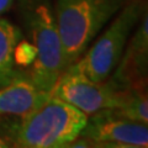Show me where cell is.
Wrapping results in <instances>:
<instances>
[{"label":"cell","instance_id":"1","mask_svg":"<svg viewBox=\"0 0 148 148\" xmlns=\"http://www.w3.org/2000/svg\"><path fill=\"white\" fill-rule=\"evenodd\" d=\"M88 117L67 101L51 95L42 106L20 117L9 131L8 140L22 148L68 147L80 136Z\"/></svg>","mask_w":148,"mask_h":148},{"label":"cell","instance_id":"2","mask_svg":"<svg viewBox=\"0 0 148 148\" xmlns=\"http://www.w3.org/2000/svg\"><path fill=\"white\" fill-rule=\"evenodd\" d=\"M126 0H57L56 22L66 67L79 59Z\"/></svg>","mask_w":148,"mask_h":148},{"label":"cell","instance_id":"3","mask_svg":"<svg viewBox=\"0 0 148 148\" xmlns=\"http://www.w3.org/2000/svg\"><path fill=\"white\" fill-rule=\"evenodd\" d=\"M22 9L34 40L35 57L30 78L41 90L52 92L58 77L67 68L54 11L48 0H26Z\"/></svg>","mask_w":148,"mask_h":148},{"label":"cell","instance_id":"4","mask_svg":"<svg viewBox=\"0 0 148 148\" xmlns=\"http://www.w3.org/2000/svg\"><path fill=\"white\" fill-rule=\"evenodd\" d=\"M146 10L143 0L125 3L103 34L96 36L94 45L88 47L82 57L74 62L75 66L91 80L105 82L117 66L128 38Z\"/></svg>","mask_w":148,"mask_h":148},{"label":"cell","instance_id":"5","mask_svg":"<svg viewBox=\"0 0 148 148\" xmlns=\"http://www.w3.org/2000/svg\"><path fill=\"white\" fill-rule=\"evenodd\" d=\"M123 91L116 90L106 80L103 83L91 80L73 63L58 77L51 94L90 116L103 110L116 109Z\"/></svg>","mask_w":148,"mask_h":148},{"label":"cell","instance_id":"6","mask_svg":"<svg viewBox=\"0 0 148 148\" xmlns=\"http://www.w3.org/2000/svg\"><path fill=\"white\" fill-rule=\"evenodd\" d=\"M80 136L92 142V147L146 148L148 127L128 120L114 110H103L90 115Z\"/></svg>","mask_w":148,"mask_h":148},{"label":"cell","instance_id":"7","mask_svg":"<svg viewBox=\"0 0 148 148\" xmlns=\"http://www.w3.org/2000/svg\"><path fill=\"white\" fill-rule=\"evenodd\" d=\"M148 68V15L143 12L135 34L127 41L125 51L110 77L106 79L116 90L147 86Z\"/></svg>","mask_w":148,"mask_h":148},{"label":"cell","instance_id":"8","mask_svg":"<svg viewBox=\"0 0 148 148\" xmlns=\"http://www.w3.org/2000/svg\"><path fill=\"white\" fill-rule=\"evenodd\" d=\"M51 95L41 90L30 77L17 75L9 84L0 86V115L26 116L42 106Z\"/></svg>","mask_w":148,"mask_h":148},{"label":"cell","instance_id":"9","mask_svg":"<svg viewBox=\"0 0 148 148\" xmlns=\"http://www.w3.org/2000/svg\"><path fill=\"white\" fill-rule=\"evenodd\" d=\"M20 31L0 16V86L9 84L18 75L15 69V52Z\"/></svg>","mask_w":148,"mask_h":148},{"label":"cell","instance_id":"10","mask_svg":"<svg viewBox=\"0 0 148 148\" xmlns=\"http://www.w3.org/2000/svg\"><path fill=\"white\" fill-rule=\"evenodd\" d=\"M114 110L116 114L132 121L148 123V100L146 88H131L123 91L121 103Z\"/></svg>","mask_w":148,"mask_h":148},{"label":"cell","instance_id":"11","mask_svg":"<svg viewBox=\"0 0 148 148\" xmlns=\"http://www.w3.org/2000/svg\"><path fill=\"white\" fill-rule=\"evenodd\" d=\"M14 5V0H0V16L6 14Z\"/></svg>","mask_w":148,"mask_h":148},{"label":"cell","instance_id":"12","mask_svg":"<svg viewBox=\"0 0 148 148\" xmlns=\"http://www.w3.org/2000/svg\"><path fill=\"white\" fill-rule=\"evenodd\" d=\"M9 147H12L11 142L9 141L8 138L0 137V148H9Z\"/></svg>","mask_w":148,"mask_h":148}]
</instances>
